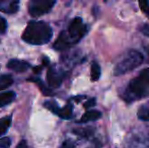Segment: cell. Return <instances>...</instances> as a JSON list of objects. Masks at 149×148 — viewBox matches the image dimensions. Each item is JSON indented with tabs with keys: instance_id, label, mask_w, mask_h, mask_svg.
I'll return each mask as SVG.
<instances>
[{
	"instance_id": "obj_9",
	"label": "cell",
	"mask_w": 149,
	"mask_h": 148,
	"mask_svg": "<svg viewBox=\"0 0 149 148\" xmlns=\"http://www.w3.org/2000/svg\"><path fill=\"white\" fill-rule=\"evenodd\" d=\"M19 9V1L17 0H0V11L13 14Z\"/></svg>"
},
{
	"instance_id": "obj_14",
	"label": "cell",
	"mask_w": 149,
	"mask_h": 148,
	"mask_svg": "<svg viewBox=\"0 0 149 148\" xmlns=\"http://www.w3.org/2000/svg\"><path fill=\"white\" fill-rule=\"evenodd\" d=\"M100 74H102V69H100V66L98 65L97 62H92L91 68H90V79L91 81H96L100 79Z\"/></svg>"
},
{
	"instance_id": "obj_6",
	"label": "cell",
	"mask_w": 149,
	"mask_h": 148,
	"mask_svg": "<svg viewBox=\"0 0 149 148\" xmlns=\"http://www.w3.org/2000/svg\"><path fill=\"white\" fill-rule=\"evenodd\" d=\"M44 106H45V108H47L49 111H51L55 115H57L58 117H60L61 119L69 120V119L72 118L73 107L71 104L66 105L64 108H60L59 105H58L55 101H47L44 103Z\"/></svg>"
},
{
	"instance_id": "obj_25",
	"label": "cell",
	"mask_w": 149,
	"mask_h": 148,
	"mask_svg": "<svg viewBox=\"0 0 149 148\" xmlns=\"http://www.w3.org/2000/svg\"><path fill=\"white\" fill-rule=\"evenodd\" d=\"M89 148H100V143L97 142V141H95V142L93 143V145H92L91 147H89Z\"/></svg>"
},
{
	"instance_id": "obj_3",
	"label": "cell",
	"mask_w": 149,
	"mask_h": 148,
	"mask_svg": "<svg viewBox=\"0 0 149 148\" xmlns=\"http://www.w3.org/2000/svg\"><path fill=\"white\" fill-rule=\"evenodd\" d=\"M53 36V31L49 24L45 22L31 20L28 24L22 39L31 45L41 46L49 43Z\"/></svg>"
},
{
	"instance_id": "obj_24",
	"label": "cell",
	"mask_w": 149,
	"mask_h": 148,
	"mask_svg": "<svg viewBox=\"0 0 149 148\" xmlns=\"http://www.w3.org/2000/svg\"><path fill=\"white\" fill-rule=\"evenodd\" d=\"M16 148H29L28 143H26V141L24 140V139H22V140L20 141V142L17 144V146H16Z\"/></svg>"
},
{
	"instance_id": "obj_13",
	"label": "cell",
	"mask_w": 149,
	"mask_h": 148,
	"mask_svg": "<svg viewBox=\"0 0 149 148\" xmlns=\"http://www.w3.org/2000/svg\"><path fill=\"white\" fill-rule=\"evenodd\" d=\"M13 84V78L9 74L0 75V90H3Z\"/></svg>"
},
{
	"instance_id": "obj_4",
	"label": "cell",
	"mask_w": 149,
	"mask_h": 148,
	"mask_svg": "<svg viewBox=\"0 0 149 148\" xmlns=\"http://www.w3.org/2000/svg\"><path fill=\"white\" fill-rule=\"evenodd\" d=\"M144 57L139 51L136 50H130L126 53V55L117 63L116 67H115L114 73L115 75L119 76V75L126 74L127 72L132 71L135 69L136 67L140 65L143 62Z\"/></svg>"
},
{
	"instance_id": "obj_21",
	"label": "cell",
	"mask_w": 149,
	"mask_h": 148,
	"mask_svg": "<svg viewBox=\"0 0 149 148\" xmlns=\"http://www.w3.org/2000/svg\"><path fill=\"white\" fill-rule=\"evenodd\" d=\"M60 148H75V144L73 141H71L68 139V140H65L64 142L61 144Z\"/></svg>"
},
{
	"instance_id": "obj_8",
	"label": "cell",
	"mask_w": 149,
	"mask_h": 148,
	"mask_svg": "<svg viewBox=\"0 0 149 148\" xmlns=\"http://www.w3.org/2000/svg\"><path fill=\"white\" fill-rule=\"evenodd\" d=\"M7 68L11 71L18 72L22 73L26 70H29L31 68V64L24 60H18V59H11L8 61L7 63Z\"/></svg>"
},
{
	"instance_id": "obj_12",
	"label": "cell",
	"mask_w": 149,
	"mask_h": 148,
	"mask_svg": "<svg viewBox=\"0 0 149 148\" xmlns=\"http://www.w3.org/2000/svg\"><path fill=\"white\" fill-rule=\"evenodd\" d=\"M15 99V93L13 91H7V92L0 93V108L11 104Z\"/></svg>"
},
{
	"instance_id": "obj_5",
	"label": "cell",
	"mask_w": 149,
	"mask_h": 148,
	"mask_svg": "<svg viewBox=\"0 0 149 148\" xmlns=\"http://www.w3.org/2000/svg\"><path fill=\"white\" fill-rule=\"evenodd\" d=\"M56 4L54 0H31L29 3V12L33 17L46 14Z\"/></svg>"
},
{
	"instance_id": "obj_7",
	"label": "cell",
	"mask_w": 149,
	"mask_h": 148,
	"mask_svg": "<svg viewBox=\"0 0 149 148\" xmlns=\"http://www.w3.org/2000/svg\"><path fill=\"white\" fill-rule=\"evenodd\" d=\"M65 73L64 71L58 69V68L51 66L48 69L47 72V82L50 87L52 88H57L62 84L63 80H64Z\"/></svg>"
},
{
	"instance_id": "obj_15",
	"label": "cell",
	"mask_w": 149,
	"mask_h": 148,
	"mask_svg": "<svg viewBox=\"0 0 149 148\" xmlns=\"http://www.w3.org/2000/svg\"><path fill=\"white\" fill-rule=\"evenodd\" d=\"M137 116L140 120L149 122V101L141 106V108L138 110Z\"/></svg>"
},
{
	"instance_id": "obj_22",
	"label": "cell",
	"mask_w": 149,
	"mask_h": 148,
	"mask_svg": "<svg viewBox=\"0 0 149 148\" xmlns=\"http://www.w3.org/2000/svg\"><path fill=\"white\" fill-rule=\"evenodd\" d=\"M140 31H141V33L144 36L149 38V24H145L144 26H142L141 28H140Z\"/></svg>"
},
{
	"instance_id": "obj_11",
	"label": "cell",
	"mask_w": 149,
	"mask_h": 148,
	"mask_svg": "<svg viewBox=\"0 0 149 148\" xmlns=\"http://www.w3.org/2000/svg\"><path fill=\"white\" fill-rule=\"evenodd\" d=\"M28 80L31 81V82L36 83V84L39 86V88L41 89L42 92H43L45 95H48V97H49V95H53L52 90L49 88V87H47V85L43 82V80H42L40 77H31V78H29Z\"/></svg>"
},
{
	"instance_id": "obj_23",
	"label": "cell",
	"mask_w": 149,
	"mask_h": 148,
	"mask_svg": "<svg viewBox=\"0 0 149 148\" xmlns=\"http://www.w3.org/2000/svg\"><path fill=\"white\" fill-rule=\"evenodd\" d=\"M95 99H88V101H86V103L84 104V108L85 109H88V108H90V107H93L94 105H95Z\"/></svg>"
},
{
	"instance_id": "obj_20",
	"label": "cell",
	"mask_w": 149,
	"mask_h": 148,
	"mask_svg": "<svg viewBox=\"0 0 149 148\" xmlns=\"http://www.w3.org/2000/svg\"><path fill=\"white\" fill-rule=\"evenodd\" d=\"M7 31V22L2 16H0V34H5Z\"/></svg>"
},
{
	"instance_id": "obj_1",
	"label": "cell",
	"mask_w": 149,
	"mask_h": 148,
	"mask_svg": "<svg viewBox=\"0 0 149 148\" xmlns=\"http://www.w3.org/2000/svg\"><path fill=\"white\" fill-rule=\"evenodd\" d=\"M88 28L83 22L81 17H75L70 22L68 28L63 31L54 43L53 47L55 50L63 51L67 50L73 45L77 44L83 37L86 35Z\"/></svg>"
},
{
	"instance_id": "obj_19",
	"label": "cell",
	"mask_w": 149,
	"mask_h": 148,
	"mask_svg": "<svg viewBox=\"0 0 149 148\" xmlns=\"http://www.w3.org/2000/svg\"><path fill=\"white\" fill-rule=\"evenodd\" d=\"M139 6L141 10L149 17V2L148 1H140Z\"/></svg>"
},
{
	"instance_id": "obj_16",
	"label": "cell",
	"mask_w": 149,
	"mask_h": 148,
	"mask_svg": "<svg viewBox=\"0 0 149 148\" xmlns=\"http://www.w3.org/2000/svg\"><path fill=\"white\" fill-rule=\"evenodd\" d=\"M11 116L0 119V136L4 135L8 131L10 125H11Z\"/></svg>"
},
{
	"instance_id": "obj_18",
	"label": "cell",
	"mask_w": 149,
	"mask_h": 148,
	"mask_svg": "<svg viewBox=\"0 0 149 148\" xmlns=\"http://www.w3.org/2000/svg\"><path fill=\"white\" fill-rule=\"evenodd\" d=\"M11 145V140L9 137L0 138V148H9Z\"/></svg>"
},
{
	"instance_id": "obj_10",
	"label": "cell",
	"mask_w": 149,
	"mask_h": 148,
	"mask_svg": "<svg viewBox=\"0 0 149 148\" xmlns=\"http://www.w3.org/2000/svg\"><path fill=\"white\" fill-rule=\"evenodd\" d=\"M102 117V113L100 111H95V110H91V111H87L81 117V119L78 121V123H87L91 122V121H96Z\"/></svg>"
},
{
	"instance_id": "obj_17",
	"label": "cell",
	"mask_w": 149,
	"mask_h": 148,
	"mask_svg": "<svg viewBox=\"0 0 149 148\" xmlns=\"http://www.w3.org/2000/svg\"><path fill=\"white\" fill-rule=\"evenodd\" d=\"M93 129L92 128H80V129H74L73 133L76 134L77 136L82 137V138H90L93 135Z\"/></svg>"
},
{
	"instance_id": "obj_2",
	"label": "cell",
	"mask_w": 149,
	"mask_h": 148,
	"mask_svg": "<svg viewBox=\"0 0 149 148\" xmlns=\"http://www.w3.org/2000/svg\"><path fill=\"white\" fill-rule=\"evenodd\" d=\"M122 99L127 103L139 101L149 97V68L143 69L134 77L121 93Z\"/></svg>"
}]
</instances>
